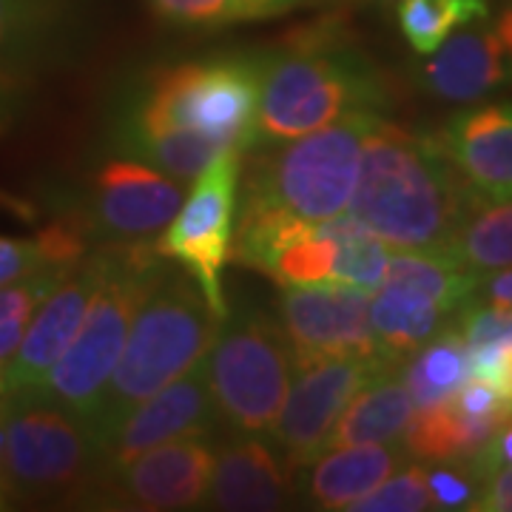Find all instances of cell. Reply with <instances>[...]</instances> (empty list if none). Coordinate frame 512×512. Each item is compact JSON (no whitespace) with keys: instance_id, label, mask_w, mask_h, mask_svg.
Segmentation results:
<instances>
[{"instance_id":"cell-6","label":"cell","mask_w":512,"mask_h":512,"mask_svg":"<svg viewBox=\"0 0 512 512\" xmlns=\"http://www.w3.org/2000/svg\"><path fill=\"white\" fill-rule=\"evenodd\" d=\"M379 111H350L336 123L242 154L239 202L302 222H322L348 211L359 157Z\"/></svg>"},{"instance_id":"cell-31","label":"cell","mask_w":512,"mask_h":512,"mask_svg":"<svg viewBox=\"0 0 512 512\" xmlns=\"http://www.w3.org/2000/svg\"><path fill=\"white\" fill-rule=\"evenodd\" d=\"M72 271L74 268L49 265L0 288V370L15 356L37 308L57 291V285Z\"/></svg>"},{"instance_id":"cell-4","label":"cell","mask_w":512,"mask_h":512,"mask_svg":"<svg viewBox=\"0 0 512 512\" xmlns=\"http://www.w3.org/2000/svg\"><path fill=\"white\" fill-rule=\"evenodd\" d=\"M157 239V237H154ZM154 239L140 242H106L94 248L100 265V282L80 328L57 359L46 379L32 387L37 396L49 399L74 419L89 427L94 407L103 396L111 370L126 345L131 322L154 285L174 265L165 259Z\"/></svg>"},{"instance_id":"cell-23","label":"cell","mask_w":512,"mask_h":512,"mask_svg":"<svg viewBox=\"0 0 512 512\" xmlns=\"http://www.w3.org/2000/svg\"><path fill=\"white\" fill-rule=\"evenodd\" d=\"M512 416H467L456 404L416 410L404 430V450L416 461H458L476 456L493 433Z\"/></svg>"},{"instance_id":"cell-28","label":"cell","mask_w":512,"mask_h":512,"mask_svg":"<svg viewBox=\"0 0 512 512\" xmlns=\"http://www.w3.org/2000/svg\"><path fill=\"white\" fill-rule=\"evenodd\" d=\"M117 146L128 157L163 171L180 183H194L208 165L225 151H237L197 134H151V137H120Z\"/></svg>"},{"instance_id":"cell-2","label":"cell","mask_w":512,"mask_h":512,"mask_svg":"<svg viewBox=\"0 0 512 512\" xmlns=\"http://www.w3.org/2000/svg\"><path fill=\"white\" fill-rule=\"evenodd\" d=\"M256 143H282L330 126L350 111H379L382 80L353 43L342 15L296 26L274 49L256 55Z\"/></svg>"},{"instance_id":"cell-43","label":"cell","mask_w":512,"mask_h":512,"mask_svg":"<svg viewBox=\"0 0 512 512\" xmlns=\"http://www.w3.org/2000/svg\"><path fill=\"white\" fill-rule=\"evenodd\" d=\"M0 393H6V384H3V370H0Z\"/></svg>"},{"instance_id":"cell-16","label":"cell","mask_w":512,"mask_h":512,"mask_svg":"<svg viewBox=\"0 0 512 512\" xmlns=\"http://www.w3.org/2000/svg\"><path fill=\"white\" fill-rule=\"evenodd\" d=\"M296 473L262 436L228 433L217 441L208 481V507L225 512H271L288 507L296 495Z\"/></svg>"},{"instance_id":"cell-25","label":"cell","mask_w":512,"mask_h":512,"mask_svg":"<svg viewBox=\"0 0 512 512\" xmlns=\"http://www.w3.org/2000/svg\"><path fill=\"white\" fill-rule=\"evenodd\" d=\"M384 282L407 285L427 293L456 316L467 302L478 296L481 276L470 271L461 259L444 254H416V251H393L387 259Z\"/></svg>"},{"instance_id":"cell-42","label":"cell","mask_w":512,"mask_h":512,"mask_svg":"<svg viewBox=\"0 0 512 512\" xmlns=\"http://www.w3.org/2000/svg\"><path fill=\"white\" fill-rule=\"evenodd\" d=\"M367 3H379V6H390V3H399V0H367Z\"/></svg>"},{"instance_id":"cell-26","label":"cell","mask_w":512,"mask_h":512,"mask_svg":"<svg viewBox=\"0 0 512 512\" xmlns=\"http://www.w3.org/2000/svg\"><path fill=\"white\" fill-rule=\"evenodd\" d=\"M86 231L77 222H55L32 239L0 237V288L49 265L77 268L89 254Z\"/></svg>"},{"instance_id":"cell-11","label":"cell","mask_w":512,"mask_h":512,"mask_svg":"<svg viewBox=\"0 0 512 512\" xmlns=\"http://www.w3.org/2000/svg\"><path fill=\"white\" fill-rule=\"evenodd\" d=\"M276 311L293 365L330 356H387L370 325V293L362 288L345 282L285 285Z\"/></svg>"},{"instance_id":"cell-27","label":"cell","mask_w":512,"mask_h":512,"mask_svg":"<svg viewBox=\"0 0 512 512\" xmlns=\"http://www.w3.org/2000/svg\"><path fill=\"white\" fill-rule=\"evenodd\" d=\"M322 225L330 237L336 239L333 282H345V285L362 288L367 293L376 291L387 274L390 248L350 211L322 220Z\"/></svg>"},{"instance_id":"cell-5","label":"cell","mask_w":512,"mask_h":512,"mask_svg":"<svg viewBox=\"0 0 512 512\" xmlns=\"http://www.w3.org/2000/svg\"><path fill=\"white\" fill-rule=\"evenodd\" d=\"M256 55H220L148 74L134 106L120 117V137L197 134L248 151L256 143Z\"/></svg>"},{"instance_id":"cell-3","label":"cell","mask_w":512,"mask_h":512,"mask_svg":"<svg viewBox=\"0 0 512 512\" xmlns=\"http://www.w3.org/2000/svg\"><path fill=\"white\" fill-rule=\"evenodd\" d=\"M222 319L225 316L202 296L194 276L174 265L165 271L134 316L123 353L89 419V433L100 447V456L137 404L183 376L211 350Z\"/></svg>"},{"instance_id":"cell-18","label":"cell","mask_w":512,"mask_h":512,"mask_svg":"<svg viewBox=\"0 0 512 512\" xmlns=\"http://www.w3.org/2000/svg\"><path fill=\"white\" fill-rule=\"evenodd\" d=\"M512 77L510 60L487 18L464 23L421 66L427 92L450 103H476Z\"/></svg>"},{"instance_id":"cell-12","label":"cell","mask_w":512,"mask_h":512,"mask_svg":"<svg viewBox=\"0 0 512 512\" xmlns=\"http://www.w3.org/2000/svg\"><path fill=\"white\" fill-rule=\"evenodd\" d=\"M222 439V436H220ZM217 436H183L148 450L103 481L100 507L123 510H191L200 507L217 456Z\"/></svg>"},{"instance_id":"cell-34","label":"cell","mask_w":512,"mask_h":512,"mask_svg":"<svg viewBox=\"0 0 512 512\" xmlns=\"http://www.w3.org/2000/svg\"><path fill=\"white\" fill-rule=\"evenodd\" d=\"M453 325L467 350L512 348V308L493 305L476 296L453 316Z\"/></svg>"},{"instance_id":"cell-39","label":"cell","mask_w":512,"mask_h":512,"mask_svg":"<svg viewBox=\"0 0 512 512\" xmlns=\"http://www.w3.org/2000/svg\"><path fill=\"white\" fill-rule=\"evenodd\" d=\"M6 410H9V393H0V510L9 507V495H6Z\"/></svg>"},{"instance_id":"cell-10","label":"cell","mask_w":512,"mask_h":512,"mask_svg":"<svg viewBox=\"0 0 512 512\" xmlns=\"http://www.w3.org/2000/svg\"><path fill=\"white\" fill-rule=\"evenodd\" d=\"M402 362L393 356H330L293 365L288 396L268 433L293 473L328 453L333 427L350 399L370 379Z\"/></svg>"},{"instance_id":"cell-35","label":"cell","mask_w":512,"mask_h":512,"mask_svg":"<svg viewBox=\"0 0 512 512\" xmlns=\"http://www.w3.org/2000/svg\"><path fill=\"white\" fill-rule=\"evenodd\" d=\"M151 6L165 23L185 29H214L242 20L239 0H151Z\"/></svg>"},{"instance_id":"cell-22","label":"cell","mask_w":512,"mask_h":512,"mask_svg":"<svg viewBox=\"0 0 512 512\" xmlns=\"http://www.w3.org/2000/svg\"><path fill=\"white\" fill-rule=\"evenodd\" d=\"M450 322L453 313L416 288L382 282L370 293V325L382 353L393 359L410 356Z\"/></svg>"},{"instance_id":"cell-8","label":"cell","mask_w":512,"mask_h":512,"mask_svg":"<svg viewBox=\"0 0 512 512\" xmlns=\"http://www.w3.org/2000/svg\"><path fill=\"white\" fill-rule=\"evenodd\" d=\"M202 365L225 430L268 436L293 376L291 345L279 322L262 311H228Z\"/></svg>"},{"instance_id":"cell-15","label":"cell","mask_w":512,"mask_h":512,"mask_svg":"<svg viewBox=\"0 0 512 512\" xmlns=\"http://www.w3.org/2000/svg\"><path fill=\"white\" fill-rule=\"evenodd\" d=\"M97 282H100V265L97 256L89 251L32 316L15 356L3 367L6 393L32 390L46 379V373L55 367L80 328L86 308L97 291Z\"/></svg>"},{"instance_id":"cell-9","label":"cell","mask_w":512,"mask_h":512,"mask_svg":"<svg viewBox=\"0 0 512 512\" xmlns=\"http://www.w3.org/2000/svg\"><path fill=\"white\" fill-rule=\"evenodd\" d=\"M245 151H225L194 180L174 220L157 234V251L194 276L202 296L220 316H228L222 274L231 262L237 225L239 174Z\"/></svg>"},{"instance_id":"cell-1","label":"cell","mask_w":512,"mask_h":512,"mask_svg":"<svg viewBox=\"0 0 512 512\" xmlns=\"http://www.w3.org/2000/svg\"><path fill=\"white\" fill-rule=\"evenodd\" d=\"M484 200L436 134L384 120L367 131L348 211L390 251L453 256L458 231Z\"/></svg>"},{"instance_id":"cell-38","label":"cell","mask_w":512,"mask_h":512,"mask_svg":"<svg viewBox=\"0 0 512 512\" xmlns=\"http://www.w3.org/2000/svg\"><path fill=\"white\" fill-rule=\"evenodd\" d=\"M299 3H305V0H239V15H242V20L274 18V15H282Z\"/></svg>"},{"instance_id":"cell-33","label":"cell","mask_w":512,"mask_h":512,"mask_svg":"<svg viewBox=\"0 0 512 512\" xmlns=\"http://www.w3.org/2000/svg\"><path fill=\"white\" fill-rule=\"evenodd\" d=\"M427 490L433 498V510H473L484 481L473 470L470 458L458 461H430L424 464Z\"/></svg>"},{"instance_id":"cell-7","label":"cell","mask_w":512,"mask_h":512,"mask_svg":"<svg viewBox=\"0 0 512 512\" xmlns=\"http://www.w3.org/2000/svg\"><path fill=\"white\" fill-rule=\"evenodd\" d=\"M103 456L89 427L35 390L9 393L6 495L9 507L97 504Z\"/></svg>"},{"instance_id":"cell-40","label":"cell","mask_w":512,"mask_h":512,"mask_svg":"<svg viewBox=\"0 0 512 512\" xmlns=\"http://www.w3.org/2000/svg\"><path fill=\"white\" fill-rule=\"evenodd\" d=\"M15 103H18V86L0 80V131L12 123V117H15Z\"/></svg>"},{"instance_id":"cell-20","label":"cell","mask_w":512,"mask_h":512,"mask_svg":"<svg viewBox=\"0 0 512 512\" xmlns=\"http://www.w3.org/2000/svg\"><path fill=\"white\" fill-rule=\"evenodd\" d=\"M407 461L413 458L399 441L333 447L311 464L305 495L319 510H350V504L376 490L384 478L402 470Z\"/></svg>"},{"instance_id":"cell-24","label":"cell","mask_w":512,"mask_h":512,"mask_svg":"<svg viewBox=\"0 0 512 512\" xmlns=\"http://www.w3.org/2000/svg\"><path fill=\"white\" fill-rule=\"evenodd\" d=\"M470 379V353L458 328L450 322L402 362V382L416 410L453 402Z\"/></svg>"},{"instance_id":"cell-21","label":"cell","mask_w":512,"mask_h":512,"mask_svg":"<svg viewBox=\"0 0 512 512\" xmlns=\"http://www.w3.org/2000/svg\"><path fill=\"white\" fill-rule=\"evenodd\" d=\"M416 407L402 382V365L379 373L350 399L345 413L339 416L330 447H353V444H387L402 441L407 424Z\"/></svg>"},{"instance_id":"cell-36","label":"cell","mask_w":512,"mask_h":512,"mask_svg":"<svg viewBox=\"0 0 512 512\" xmlns=\"http://www.w3.org/2000/svg\"><path fill=\"white\" fill-rule=\"evenodd\" d=\"M473 510L478 512H512V464L495 470L493 476L484 481Z\"/></svg>"},{"instance_id":"cell-32","label":"cell","mask_w":512,"mask_h":512,"mask_svg":"<svg viewBox=\"0 0 512 512\" xmlns=\"http://www.w3.org/2000/svg\"><path fill=\"white\" fill-rule=\"evenodd\" d=\"M433 510V498L427 490L424 461L404 464L393 476H387L356 504H350V512H427Z\"/></svg>"},{"instance_id":"cell-14","label":"cell","mask_w":512,"mask_h":512,"mask_svg":"<svg viewBox=\"0 0 512 512\" xmlns=\"http://www.w3.org/2000/svg\"><path fill=\"white\" fill-rule=\"evenodd\" d=\"M185 200L180 180L146 163L111 160L92 183V231L111 242H140L163 231Z\"/></svg>"},{"instance_id":"cell-30","label":"cell","mask_w":512,"mask_h":512,"mask_svg":"<svg viewBox=\"0 0 512 512\" xmlns=\"http://www.w3.org/2000/svg\"><path fill=\"white\" fill-rule=\"evenodd\" d=\"M487 15V0H399L396 6L399 29L419 55H433L458 26Z\"/></svg>"},{"instance_id":"cell-17","label":"cell","mask_w":512,"mask_h":512,"mask_svg":"<svg viewBox=\"0 0 512 512\" xmlns=\"http://www.w3.org/2000/svg\"><path fill=\"white\" fill-rule=\"evenodd\" d=\"M436 137L478 200H512V103L464 111Z\"/></svg>"},{"instance_id":"cell-13","label":"cell","mask_w":512,"mask_h":512,"mask_svg":"<svg viewBox=\"0 0 512 512\" xmlns=\"http://www.w3.org/2000/svg\"><path fill=\"white\" fill-rule=\"evenodd\" d=\"M183 436H228L202 359L128 413L103 447V481L128 461ZM100 501V498H97Z\"/></svg>"},{"instance_id":"cell-29","label":"cell","mask_w":512,"mask_h":512,"mask_svg":"<svg viewBox=\"0 0 512 512\" xmlns=\"http://www.w3.org/2000/svg\"><path fill=\"white\" fill-rule=\"evenodd\" d=\"M453 256L478 276L512 268V200L478 205L458 231Z\"/></svg>"},{"instance_id":"cell-19","label":"cell","mask_w":512,"mask_h":512,"mask_svg":"<svg viewBox=\"0 0 512 512\" xmlns=\"http://www.w3.org/2000/svg\"><path fill=\"white\" fill-rule=\"evenodd\" d=\"M74 0H0V80L20 86L66 46Z\"/></svg>"},{"instance_id":"cell-41","label":"cell","mask_w":512,"mask_h":512,"mask_svg":"<svg viewBox=\"0 0 512 512\" xmlns=\"http://www.w3.org/2000/svg\"><path fill=\"white\" fill-rule=\"evenodd\" d=\"M495 35L501 40L504 52H507V60H510V72H512V0L504 3L501 9V18H498V26H495Z\"/></svg>"},{"instance_id":"cell-37","label":"cell","mask_w":512,"mask_h":512,"mask_svg":"<svg viewBox=\"0 0 512 512\" xmlns=\"http://www.w3.org/2000/svg\"><path fill=\"white\" fill-rule=\"evenodd\" d=\"M478 299L512 308V268H501V271H493L490 276H481Z\"/></svg>"}]
</instances>
